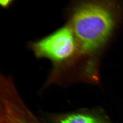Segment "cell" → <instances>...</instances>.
I'll use <instances>...</instances> for the list:
<instances>
[{
  "mask_svg": "<svg viewBox=\"0 0 123 123\" xmlns=\"http://www.w3.org/2000/svg\"><path fill=\"white\" fill-rule=\"evenodd\" d=\"M115 21L112 9L105 1L96 0L80 5L73 14L71 28L78 45L77 58L101 47L111 35Z\"/></svg>",
  "mask_w": 123,
  "mask_h": 123,
  "instance_id": "obj_1",
  "label": "cell"
},
{
  "mask_svg": "<svg viewBox=\"0 0 123 123\" xmlns=\"http://www.w3.org/2000/svg\"><path fill=\"white\" fill-rule=\"evenodd\" d=\"M35 56L54 63L55 68L72 64L78 55V47L71 28L65 27L48 36L33 43ZM55 69V70H57Z\"/></svg>",
  "mask_w": 123,
  "mask_h": 123,
  "instance_id": "obj_2",
  "label": "cell"
},
{
  "mask_svg": "<svg viewBox=\"0 0 123 123\" xmlns=\"http://www.w3.org/2000/svg\"><path fill=\"white\" fill-rule=\"evenodd\" d=\"M0 100V123H48L36 116L18 92L4 94Z\"/></svg>",
  "mask_w": 123,
  "mask_h": 123,
  "instance_id": "obj_3",
  "label": "cell"
},
{
  "mask_svg": "<svg viewBox=\"0 0 123 123\" xmlns=\"http://www.w3.org/2000/svg\"><path fill=\"white\" fill-rule=\"evenodd\" d=\"M48 123H110L106 117L95 113L77 111L60 114H46Z\"/></svg>",
  "mask_w": 123,
  "mask_h": 123,
  "instance_id": "obj_4",
  "label": "cell"
},
{
  "mask_svg": "<svg viewBox=\"0 0 123 123\" xmlns=\"http://www.w3.org/2000/svg\"><path fill=\"white\" fill-rule=\"evenodd\" d=\"M13 0H0L1 5L4 7H7L12 2Z\"/></svg>",
  "mask_w": 123,
  "mask_h": 123,
  "instance_id": "obj_5",
  "label": "cell"
}]
</instances>
